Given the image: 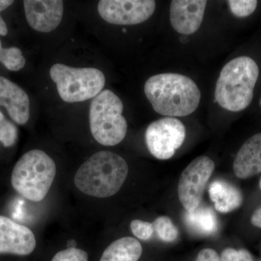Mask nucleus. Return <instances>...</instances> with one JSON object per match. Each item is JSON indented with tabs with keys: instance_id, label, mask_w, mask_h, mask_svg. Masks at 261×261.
Masks as SVG:
<instances>
[{
	"instance_id": "1",
	"label": "nucleus",
	"mask_w": 261,
	"mask_h": 261,
	"mask_svg": "<svg viewBox=\"0 0 261 261\" xmlns=\"http://www.w3.org/2000/svg\"><path fill=\"white\" fill-rule=\"evenodd\" d=\"M145 94L155 112L168 117L188 116L195 112L201 92L193 80L178 73H161L147 80Z\"/></svg>"
},
{
	"instance_id": "24",
	"label": "nucleus",
	"mask_w": 261,
	"mask_h": 261,
	"mask_svg": "<svg viewBox=\"0 0 261 261\" xmlns=\"http://www.w3.org/2000/svg\"><path fill=\"white\" fill-rule=\"evenodd\" d=\"M220 258L221 261H254L250 252L244 249L239 250L225 249Z\"/></svg>"
},
{
	"instance_id": "6",
	"label": "nucleus",
	"mask_w": 261,
	"mask_h": 261,
	"mask_svg": "<svg viewBox=\"0 0 261 261\" xmlns=\"http://www.w3.org/2000/svg\"><path fill=\"white\" fill-rule=\"evenodd\" d=\"M49 75L56 84L60 97L65 102H84L95 97L104 88L106 77L95 68H73L56 63Z\"/></svg>"
},
{
	"instance_id": "11",
	"label": "nucleus",
	"mask_w": 261,
	"mask_h": 261,
	"mask_svg": "<svg viewBox=\"0 0 261 261\" xmlns=\"http://www.w3.org/2000/svg\"><path fill=\"white\" fill-rule=\"evenodd\" d=\"M23 5L27 22L37 32H53L61 23L64 13L61 0H25Z\"/></svg>"
},
{
	"instance_id": "13",
	"label": "nucleus",
	"mask_w": 261,
	"mask_h": 261,
	"mask_svg": "<svg viewBox=\"0 0 261 261\" xmlns=\"http://www.w3.org/2000/svg\"><path fill=\"white\" fill-rule=\"evenodd\" d=\"M0 106L5 108L10 118L24 125L30 118V99L18 84L0 76Z\"/></svg>"
},
{
	"instance_id": "16",
	"label": "nucleus",
	"mask_w": 261,
	"mask_h": 261,
	"mask_svg": "<svg viewBox=\"0 0 261 261\" xmlns=\"http://www.w3.org/2000/svg\"><path fill=\"white\" fill-rule=\"evenodd\" d=\"M142 246L137 239L125 237L113 242L103 252L99 261H139Z\"/></svg>"
},
{
	"instance_id": "21",
	"label": "nucleus",
	"mask_w": 261,
	"mask_h": 261,
	"mask_svg": "<svg viewBox=\"0 0 261 261\" xmlns=\"http://www.w3.org/2000/svg\"><path fill=\"white\" fill-rule=\"evenodd\" d=\"M228 6L231 13L238 18H245L251 15L256 9L257 2L255 0H230Z\"/></svg>"
},
{
	"instance_id": "10",
	"label": "nucleus",
	"mask_w": 261,
	"mask_h": 261,
	"mask_svg": "<svg viewBox=\"0 0 261 261\" xmlns=\"http://www.w3.org/2000/svg\"><path fill=\"white\" fill-rule=\"evenodd\" d=\"M36 246L37 240L30 228L0 216V254L27 256Z\"/></svg>"
},
{
	"instance_id": "18",
	"label": "nucleus",
	"mask_w": 261,
	"mask_h": 261,
	"mask_svg": "<svg viewBox=\"0 0 261 261\" xmlns=\"http://www.w3.org/2000/svg\"><path fill=\"white\" fill-rule=\"evenodd\" d=\"M0 63L12 71H18L25 65L21 50L17 47L3 48L0 40Z\"/></svg>"
},
{
	"instance_id": "4",
	"label": "nucleus",
	"mask_w": 261,
	"mask_h": 261,
	"mask_svg": "<svg viewBox=\"0 0 261 261\" xmlns=\"http://www.w3.org/2000/svg\"><path fill=\"white\" fill-rule=\"evenodd\" d=\"M56 173V164L50 156L41 149H32L15 165L12 186L27 200L40 202L50 190Z\"/></svg>"
},
{
	"instance_id": "3",
	"label": "nucleus",
	"mask_w": 261,
	"mask_h": 261,
	"mask_svg": "<svg viewBox=\"0 0 261 261\" xmlns=\"http://www.w3.org/2000/svg\"><path fill=\"white\" fill-rule=\"evenodd\" d=\"M258 75V66L250 57H238L228 62L216 83V102L232 112L246 109L251 104Z\"/></svg>"
},
{
	"instance_id": "8",
	"label": "nucleus",
	"mask_w": 261,
	"mask_h": 261,
	"mask_svg": "<svg viewBox=\"0 0 261 261\" xmlns=\"http://www.w3.org/2000/svg\"><path fill=\"white\" fill-rule=\"evenodd\" d=\"M214 161L207 156H200L184 170L178 186L180 202L187 212H192L201 205L207 181L214 172Z\"/></svg>"
},
{
	"instance_id": "25",
	"label": "nucleus",
	"mask_w": 261,
	"mask_h": 261,
	"mask_svg": "<svg viewBox=\"0 0 261 261\" xmlns=\"http://www.w3.org/2000/svg\"><path fill=\"white\" fill-rule=\"evenodd\" d=\"M195 261H221L218 252L211 248L201 250L196 257Z\"/></svg>"
},
{
	"instance_id": "15",
	"label": "nucleus",
	"mask_w": 261,
	"mask_h": 261,
	"mask_svg": "<svg viewBox=\"0 0 261 261\" xmlns=\"http://www.w3.org/2000/svg\"><path fill=\"white\" fill-rule=\"evenodd\" d=\"M209 195L214 202L215 208L223 214L236 210L243 203V197L241 192L231 184L221 180L211 184Z\"/></svg>"
},
{
	"instance_id": "20",
	"label": "nucleus",
	"mask_w": 261,
	"mask_h": 261,
	"mask_svg": "<svg viewBox=\"0 0 261 261\" xmlns=\"http://www.w3.org/2000/svg\"><path fill=\"white\" fill-rule=\"evenodd\" d=\"M18 130L15 125L5 118L0 111V142L5 147H10L16 143Z\"/></svg>"
},
{
	"instance_id": "14",
	"label": "nucleus",
	"mask_w": 261,
	"mask_h": 261,
	"mask_svg": "<svg viewBox=\"0 0 261 261\" xmlns=\"http://www.w3.org/2000/svg\"><path fill=\"white\" fill-rule=\"evenodd\" d=\"M233 169L240 178L261 173V133L252 136L243 144L233 161Z\"/></svg>"
},
{
	"instance_id": "2",
	"label": "nucleus",
	"mask_w": 261,
	"mask_h": 261,
	"mask_svg": "<svg viewBox=\"0 0 261 261\" xmlns=\"http://www.w3.org/2000/svg\"><path fill=\"white\" fill-rule=\"evenodd\" d=\"M128 173V165L121 156L111 151H100L82 163L75 173L74 184L85 195L107 198L121 190Z\"/></svg>"
},
{
	"instance_id": "22",
	"label": "nucleus",
	"mask_w": 261,
	"mask_h": 261,
	"mask_svg": "<svg viewBox=\"0 0 261 261\" xmlns=\"http://www.w3.org/2000/svg\"><path fill=\"white\" fill-rule=\"evenodd\" d=\"M51 261H89V256L82 249L70 247L57 252Z\"/></svg>"
},
{
	"instance_id": "7",
	"label": "nucleus",
	"mask_w": 261,
	"mask_h": 261,
	"mask_svg": "<svg viewBox=\"0 0 261 261\" xmlns=\"http://www.w3.org/2000/svg\"><path fill=\"white\" fill-rule=\"evenodd\" d=\"M186 129L181 121L166 117L151 123L145 132L149 152L159 160L171 159L183 144Z\"/></svg>"
},
{
	"instance_id": "27",
	"label": "nucleus",
	"mask_w": 261,
	"mask_h": 261,
	"mask_svg": "<svg viewBox=\"0 0 261 261\" xmlns=\"http://www.w3.org/2000/svg\"><path fill=\"white\" fill-rule=\"evenodd\" d=\"M251 223L253 226L261 228V207L254 212L251 217Z\"/></svg>"
},
{
	"instance_id": "5",
	"label": "nucleus",
	"mask_w": 261,
	"mask_h": 261,
	"mask_svg": "<svg viewBox=\"0 0 261 261\" xmlns=\"http://www.w3.org/2000/svg\"><path fill=\"white\" fill-rule=\"evenodd\" d=\"M121 99L109 89L93 98L89 108L91 133L98 143L112 147L124 140L128 129Z\"/></svg>"
},
{
	"instance_id": "19",
	"label": "nucleus",
	"mask_w": 261,
	"mask_h": 261,
	"mask_svg": "<svg viewBox=\"0 0 261 261\" xmlns=\"http://www.w3.org/2000/svg\"><path fill=\"white\" fill-rule=\"evenodd\" d=\"M152 225L158 236L163 241L172 243L177 239L178 236L177 228L173 224L171 219L167 216H160L154 220Z\"/></svg>"
},
{
	"instance_id": "12",
	"label": "nucleus",
	"mask_w": 261,
	"mask_h": 261,
	"mask_svg": "<svg viewBox=\"0 0 261 261\" xmlns=\"http://www.w3.org/2000/svg\"><path fill=\"white\" fill-rule=\"evenodd\" d=\"M207 5L203 0H173L170 7V21L175 31L190 35L200 28Z\"/></svg>"
},
{
	"instance_id": "28",
	"label": "nucleus",
	"mask_w": 261,
	"mask_h": 261,
	"mask_svg": "<svg viewBox=\"0 0 261 261\" xmlns=\"http://www.w3.org/2000/svg\"><path fill=\"white\" fill-rule=\"evenodd\" d=\"M259 187H260V190H261V178H260V182H259Z\"/></svg>"
},
{
	"instance_id": "23",
	"label": "nucleus",
	"mask_w": 261,
	"mask_h": 261,
	"mask_svg": "<svg viewBox=\"0 0 261 261\" xmlns=\"http://www.w3.org/2000/svg\"><path fill=\"white\" fill-rule=\"evenodd\" d=\"M132 233L141 240H148L152 238L154 232L153 225L147 221L135 219L130 222Z\"/></svg>"
},
{
	"instance_id": "17",
	"label": "nucleus",
	"mask_w": 261,
	"mask_h": 261,
	"mask_svg": "<svg viewBox=\"0 0 261 261\" xmlns=\"http://www.w3.org/2000/svg\"><path fill=\"white\" fill-rule=\"evenodd\" d=\"M187 213L185 221L193 232L208 236L217 231V219L210 207L200 205L192 212Z\"/></svg>"
},
{
	"instance_id": "26",
	"label": "nucleus",
	"mask_w": 261,
	"mask_h": 261,
	"mask_svg": "<svg viewBox=\"0 0 261 261\" xmlns=\"http://www.w3.org/2000/svg\"><path fill=\"white\" fill-rule=\"evenodd\" d=\"M14 3L13 0H0V13L3 10H6L8 7ZM8 29L6 23L0 15V36H6L8 34Z\"/></svg>"
},
{
	"instance_id": "29",
	"label": "nucleus",
	"mask_w": 261,
	"mask_h": 261,
	"mask_svg": "<svg viewBox=\"0 0 261 261\" xmlns=\"http://www.w3.org/2000/svg\"><path fill=\"white\" fill-rule=\"evenodd\" d=\"M260 108H261V97H260Z\"/></svg>"
},
{
	"instance_id": "9",
	"label": "nucleus",
	"mask_w": 261,
	"mask_h": 261,
	"mask_svg": "<svg viewBox=\"0 0 261 261\" xmlns=\"http://www.w3.org/2000/svg\"><path fill=\"white\" fill-rule=\"evenodd\" d=\"M153 0H101L98 12L113 25H137L148 20L155 10Z\"/></svg>"
}]
</instances>
